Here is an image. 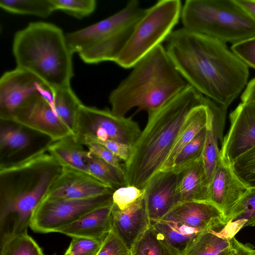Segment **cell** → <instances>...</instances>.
<instances>
[{"mask_svg":"<svg viewBox=\"0 0 255 255\" xmlns=\"http://www.w3.org/2000/svg\"><path fill=\"white\" fill-rule=\"evenodd\" d=\"M166 41L168 56L188 84L224 109L247 86L248 66L225 43L184 27Z\"/></svg>","mask_w":255,"mask_h":255,"instance_id":"1","label":"cell"},{"mask_svg":"<svg viewBox=\"0 0 255 255\" xmlns=\"http://www.w3.org/2000/svg\"><path fill=\"white\" fill-rule=\"evenodd\" d=\"M62 170L47 145L18 161L1 162L0 237L27 233L34 210Z\"/></svg>","mask_w":255,"mask_h":255,"instance_id":"2","label":"cell"},{"mask_svg":"<svg viewBox=\"0 0 255 255\" xmlns=\"http://www.w3.org/2000/svg\"><path fill=\"white\" fill-rule=\"evenodd\" d=\"M206 97L189 85L154 112L132 147L124 169L127 186L143 190L160 171L191 111L205 104Z\"/></svg>","mask_w":255,"mask_h":255,"instance_id":"3","label":"cell"},{"mask_svg":"<svg viewBox=\"0 0 255 255\" xmlns=\"http://www.w3.org/2000/svg\"><path fill=\"white\" fill-rule=\"evenodd\" d=\"M189 85L162 44L140 59L109 95L111 111L124 117L133 108L149 114Z\"/></svg>","mask_w":255,"mask_h":255,"instance_id":"4","label":"cell"},{"mask_svg":"<svg viewBox=\"0 0 255 255\" xmlns=\"http://www.w3.org/2000/svg\"><path fill=\"white\" fill-rule=\"evenodd\" d=\"M12 50L16 67L32 73L52 89L70 86L73 53L59 27L31 22L15 32Z\"/></svg>","mask_w":255,"mask_h":255,"instance_id":"5","label":"cell"},{"mask_svg":"<svg viewBox=\"0 0 255 255\" xmlns=\"http://www.w3.org/2000/svg\"><path fill=\"white\" fill-rule=\"evenodd\" d=\"M144 10L138 0H131L109 17L65 34L68 46L87 64L114 62Z\"/></svg>","mask_w":255,"mask_h":255,"instance_id":"6","label":"cell"},{"mask_svg":"<svg viewBox=\"0 0 255 255\" xmlns=\"http://www.w3.org/2000/svg\"><path fill=\"white\" fill-rule=\"evenodd\" d=\"M183 27L233 44L255 36V21L235 0H187Z\"/></svg>","mask_w":255,"mask_h":255,"instance_id":"7","label":"cell"},{"mask_svg":"<svg viewBox=\"0 0 255 255\" xmlns=\"http://www.w3.org/2000/svg\"><path fill=\"white\" fill-rule=\"evenodd\" d=\"M179 0H160L145 9L114 62L124 68L133 66L166 40L181 17Z\"/></svg>","mask_w":255,"mask_h":255,"instance_id":"8","label":"cell"},{"mask_svg":"<svg viewBox=\"0 0 255 255\" xmlns=\"http://www.w3.org/2000/svg\"><path fill=\"white\" fill-rule=\"evenodd\" d=\"M138 124L130 117L118 116L111 110L81 104L77 116L75 137L109 140L132 147L141 133Z\"/></svg>","mask_w":255,"mask_h":255,"instance_id":"9","label":"cell"},{"mask_svg":"<svg viewBox=\"0 0 255 255\" xmlns=\"http://www.w3.org/2000/svg\"><path fill=\"white\" fill-rule=\"evenodd\" d=\"M113 193L84 199H42L33 212L29 227L35 233L55 232L86 213L112 204Z\"/></svg>","mask_w":255,"mask_h":255,"instance_id":"10","label":"cell"},{"mask_svg":"<svg viewBox=\"0 0 255 255\" xmlns=\"http://www.w3.org/2000/svg\"><path fill=\"white\" fill-rule=\"evenodd\" d=\"M36 131L56 141L74 135L57 115L52 91L36 95L23 103L7 120Z\"/></svg>","mask_w":255,"mask_h":255,"instance_id":"11","label":"cell"},{"mask_svg":"<svg viewBox=\"0 0 255 255\" xmlns=\"http://www.w3.org/2000/svg\"><path fill=\"white\" fill-rule=\"evenodd\" d=\"M52 89L32 73L16 67L0 78V118L6 120L26 101Z\"/></svg>","mask_w":255,"mask_h":255,"instance_id":"12","label":"cell"},{"mask_svg":"<svg viewBox=\"0 0 255 255\" xmlns=\"http://www.w3.org/2000/svg\"><path fill=\"white\" fill-rule=\"evenodd\" d=\"M230 126L222 142L221 156L232 164L255 145V102L241 103L230 115Z\"/></svg>","mask_w":255,"mask_h":255,"instance_id":"13","label":"cell"},{"mask_svg":"<svg viewBox=\"0 0 255 255\" xmlns=\"http://www.w3.org/2000/svg\"><path fill=\"white\" fill-rule=\"evenodd\" d=\"M181 172L161 170L146 184L143 190L150 221L162 219L181 202L177 191Z\"/></svg>","mask_w":255,"mask_h":255,"instance_id":"14","label":"cell"},{"mask_svg":"<svg viewBox=\"0 0 255 255\" xmlns=\"http://www.w3.org/2000/svg\"><path fill=\"white\" fill-rule=\"evenodd\" d=\"M115 190L89 174L62 168L43 199H84L113 193Z\"/></svg>","mask_w":255,"mask_h":255,"instance_id":"15","label":"cell"},{"mask_svg":"<svg viewBox=\"0 0 255 255\" xmlns=\"http://www.w3.org/2000/svg\"><path fill=\"white\" fill-rule=\"evenodd\" d=\"M249 189L237 177L232 164L220 155L209 182V202L218 208L225 218Z\"/></svg>","mask_w":255,"mask_h":255,"instance_id":"16","label":"cell"},{"mask_svg":"<svg viewBox=\"0 0 255 255\" xmlns=\"http://www.w3.org/2000/svg\"><path fill=\"white\" fill-rule=\"evenodd\" d=\"M162 219L178 222L202 231H221L227 225L221 211L208 201L182 202Z\"/></svg>","mask_w":255,"mask_h":255,"instance_id":"17","label":"cell"},{"mask_svg":"<svg viewBox=\"0 0 255 255\" xmlns=\"http://www.w3.org/2000/svg\"><path fill=\"white\" fill-rule=\"evenodd\" d=\"M113 228L131 250L150 225L144 193L123 210L119 209L113 204Z\"/></svg>","mask_w":255,"mask_h":255,"instance_id":"18","label":"cell"},{"mask_svg":"<svg viewBox=\"0 0 255 255\" xmlns=\"http://www.w3.org/2000/svg\"><path fill=\"white\" fill-rule=\"evenodd\" d=\"M113 203L93 210L55 232L71 238H105L113 227Z\"/></svg>","mask_w":255,"mask_h":255,"instance_id":"19","label":"cell"},{"mask_svg":"<svg viewBox=\"0 0 255 255\" xmlns=\"http://www.w3.org/2000/svg\"><path fill=\"white\" fill-rule=\"evenodd\" d=\"M206 103L209 113L202 160L210 182L220 155L218 140L223 141V123L227 110L208 98Z\"/></svg>","mask_w":255,"mask_h":255,"instance_id":"20","label":"cell"},{"mask_svg":"<svg viewBox=\"0 0 255 255\" xmlns=\"http://www.w3.org/2000/svg\"><path fill=\"white\" fill-rule=\"evenodd\" d=\"M209 186L201 158L180 173L177 191L181 202H209Z\"/></svg>","mask_w":255,"mask_h":255,"instance_id":"21","label":"cell"},{"mask_svg":"<svg viewBox=\"0 0 255 255\" xmlns=\"http://www.w3.org/2000/svg\"><path fill=\"white\" fill-rule=\"evenodd\" d=\"M74 135H70L47 144L48 152L62 168H70L90 174L85 161L86 150Z\"/></svg>","mask_w":255,"mask_h":255,"instance_id":"22","label":"cell"},{"mask_svg":"<svg viewBox=\"0 0 255 255\" xmlns=\"http://www.w3.org/2000/svg\"><path fill=\"white\" fill-rule=\"evenodd\" d=\"M150 225L180 255H185L202 231L178 222L166 219L150 221Z\"/></svg>","mask_w":255,"mask_h":255,"instance_id":"23","label":"cell"},{"mask_svg":"<svg viewBox=\"0 0 255 255\" xmlns=\"http://www.w3.org/2000/svg\"><path fill=\"white\" fill-rule=\"evenodd\" d=\"M209 113V108L206 101L205 104L198 106L191 111L161 170L170 169L181 149L206 127Z\"/></svg>","mask_w":255,"mask_h":255,"instance_id":"24","label":"cell"},{"mask_svg":"<svg viewBox=\"0 0 255 255\" xmlns=\"http://www.w3.org/2000/svg\"><path fill=\"white\" fill-rule=\"evenodd\" d=\"M52 103L59 118L75 135L77 114L82 103L71 86L52 89Z\"/></svg>","mask_w":255,"mask_h":255,"instance_id":"25","label":"cell"},{"mask_svg":"<svg viewBox=\"0 0 255 255\" xmlns=\"http://www.w3.org/2000/svg\"><path fill=\"white\" fill-rule=\"evenodd\" d=\"M84 158L90 174L95 179L115 190L127 186L124 170L102 160L89 150L86 151Z\"/></svg>","mask_w":255,"mask_h":255,"instance_id":"26","label":"cell"},{"mask_svg":"<svg viewBox=\"0 0 255 255\" xmlns=\"http://www.w3.org/2000/svg\"><path fill=\"white\" fill-rule=\"evenodd\" d=\"M230 239L223 230L202 231L185 255H217L230 248Z\"/></svg>","mask_w":255,"mask_h":255,"instance_id":"27","label":"cell"},{"mask_svg":"<svg viewBox=\"0 0 255 255\" xmlns=\"http://www.w3.org/2000/svg\"><path fill=\"white\" fill-rule=\"evenodd\" d=\"M225 221L238 232L244 227H255V188H250L245 193L226 216Z\"/></svg>","mask_w":255,"mask_h":255,"instance_id":"28","label":"cell"},{"mask_svg":"<svg viewBox=\"0 0 255 255\" xmlns=\"http://www.w3.org/2000/svg\"><path fill=\"white\" fill-rule=\"evenodd\" d=\"M131 251L132 255H180L151 225Z\"/></svg>","mask_w":255,"mask_h":255,"instance_id":"29","label":"cell"},{"mask_svg":"<svg viewBox=\"0 0 255 255\" xmlns=\"http://www.w3.org/2000/svg\"><path fill=\"white\" fill-rule=\"evenodd\" d=\"M0 6L12 13L48 17L55 10L52 0H1Z\"/></svg>","mask_w":255,"mask_h":255,"instance_id":"30","label":"cell"},{"mask_svg":"<svg viewBox=\"0 0 255 255\" xmlns=\"http://www.w3.org/2000/svg\"><path fill=\"white\" fill-rule=\"evenodd\" d=\"M0 255H45L27 233H22L0 238Z\"/></svg>","mask_w":255,"mask_h":255,"instance_id":"31","label":"cell"},{"mask_svg":"<svg viewBox=\"0 0 255 255\" xmlns=\"http://www.w3.org/2000/svg\"><path fill=\"white\" fill-rule=\"evenodd\" d=\"M31 143L28 134L20 128L1 126L0 129V154L12 155L28 147Z\"/></svg>","mask_w":255,"mask_h":255,"instance_id":"32","label":"cell"},{"mask_svg":"<svg viewBox=\"0 0 255 255\" xmlns=\"http://www.w3.org/2000/svg\"><path fill=\"white\" fill-rule=\"evenodd\" d=\"M206 132L205 127L181 149L170 169L182 171L202 158Z\"/></svg>","mask_w":255,"mask_h":255,"instance_id":"33","label":"cell"},{"mask_svg":"<svg viewBox=\"0 0 255 255\" xmlns=\"http://www.w3.org/2000/svg\"><path fill=\"white\" fill-rule=\"evenodd\" d=\"M239 179L248 188H255V145L237 157L232 163Z\"/></svg>","mask_w":255,"mask_h":255,"instance_id":"34","label":"cell"},{"mask_svg":"<svg viewBox=\"0 0 255 255\" xmlns=\"http://www.w3.org/2000/svg\"><path fill=\"white\" fill-rule=\"evenodd\" d=\"M55 10L63 11L81 19L92 14L96 9L95 0H52Z\"/></svg>","mask_w":255,"mask_h":255,"instance_id":"35","label":"cell"},{"mask_svg":"<svg viewBox=\"0 0 255 255\" xmlns=\"http://www.w3.org/2000/svg\"><path fill=\"white\" fill-rule=\"evenodd\" d=\"M106 237L101 239L73 237L63 255H97Z\"/></svg>","mask_w":255,"mask_h":255,"instance_id":"36","label":"cell"},{"mask_svg":"<svg viewBox=\"0 0 255 255\" xmlns=\"http://www.w3.org/2000/svg\"><path fill=\"white\" fill-rule=\"evenodd\" d=\"M97 255H132V253L113 227Z\"/></svg>","mask_w":255,"mask_h":255,"instance_id":"37","label":"cell"},{"mask_svg":"<svg viewBox=\"0 0 255 255\" xmlns=\"http://www.w3.org/2000/svg\"><path fill=\"white\" fill-rule=\"evenodd\" d=\"M144 193V190L133 186L121 187L114 191L113 203L119 209L123 210L136 202Z\"/></svg>","mask_w":255,"mask_h":255,"instance_id":"38","label":"cell"},{"mask_svg":"<svg viewBox=\"0 0 255 255\" xmlns=\"http://www.w3.org/2000/svg\"><path fill=\"white\" fill-rule=\"evenodd\" d=\"M231 50L248 66L255 69V36L233 44Z\"/></svg>","mask_w":255,"mask_h":255,"instance_id":"39","label":"cell"},{"mask_svg":"<svg viewBox=\"0 0 255 255\" xmlns=\"http://www.w3.org/2000/svg\"><path fill=\"white\" fill-rule=\"evenodd\" d=\"M78 142L83 145L88 142H96L100 144L109 149L121 160L124 161V163L128 160L131 154L132 147L115 141L85 139Z\"/></svg>","mask_w":255,"mask_h":255,"instance_id":"40","label":"cell"},{"mask_svg":"<svg viewBox=\"0 0 255 255\" xmlns=\"http://www.w3.org/2000/svg\"><path fill=\"white\" fill-rule=\"evenodd\" d=\"M84 145L97 157L124 171V165L121 163L122 160L102 145L96 142H88Z\"/></svg>","mask_w":255,"mask_h":255,"instance_id":"41","label":"cell"},{"mask_svg":"<svg viewBox=\"0 0 255 255\" xmlns=\"http://www.w3.org/2000/svg\"><path fill=\"white\" fill-rule=\"evenodd\" d=\"M231 253L230 255H255V248L250 244H243L233 237L230 239Z\"/></svg>","mask_w":255,"mask_h":255,"instance_id":"42","label":"cell"},{"mask_svg":"<svg viewBox=\"0 0 255 255\" xmlns=\"http://www.w3.org/2000/svg\"><path fill=\"white\" fill-rule=\"evenodd\" d=\"M241 98L242 103L255 102V78L248 83Z\"/></svg>","mask_w":255,"mask_h":255,"instance_id":"43","label":"cell"},{"mask_svg":"<svg viewBox=\"0 0 255 255\" xmlns=\"http://www.w3.org/2000/svg\"><path fill=\"white\" fill-rule=\"evenodd\" d=\"M235 0L255 21V0Z\"/></svg>","mask_w":255,"mask_h":255,"instance_id":"44","label":"cell"},{"mask_svg":"<svg viewBox=\"0 0 255 255\" xmlns=\"http://www.w3.org/2000/svg\"><path fill=\"white\" fill-rule=\"evenodd\" d=\"M231 253V247L222 251L217 255H230Z\"/></svg>","mask_w":255,"mask_h":255,"instance_id":"45","label":"cell"},{"mask_svg":"<svg viewBox=\"0 0 255 255\" xmlns=\"http://www.w3.org/2000/svg\"><path fill=\"white\" fill-rule=\"evenodd\" d=\"M53 255H57V254L55 253L54 254H53Z\"/></svg>","mask_w":255,"mask_h":255,"instance_id":"46","label":"cell"}]
</instances>
